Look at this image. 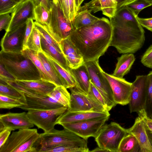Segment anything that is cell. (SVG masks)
<instances>
[{
	"mask_svg": "<svg viewBox=\"0 0 152 152\" xmlns=\"http://www.w3.org/2000/svg\"><path fill=\"white\" fill-rule=\"evenodd\" d=\"M25 105L20 100L0 95V108L10 110Z\"/></svg>",
	"mask_w": 152,
	"mask_h": 152,
	"instance_id": "39",
	"label": "cell"
},
{
	"mask_svg": "<svg viewBox=\"0 0 152 152\" xmlns=\"http://www.w3.org/2000/svg\"><path fill=\"white\" fill-rule=\"evenodd\" d=\"M128 133L127 129L112 122L103 126L95 141L99 147L108 152H117L121 141Z\"/></svg>",
	"mask_w": 152,
	"mask_h": 152,
	"instance_id": "4",
	"label": "cell"
},
{
	"mask_svg": "<svg viewBox=\"0 0 152 152\" xmlns=\"http://www.w3.org/2000/svg\"><path fill=\"white\" fill-rule=\"evenodd\" d=\"M103 73L109 82L115 103L122 105L128 104L130 101L132 83L126 81L124 78L115 77L104 71Z\"/></svg>",
	"mask_w": 152,
	"mask_h": 152,
	"instance_id": "11",
	"label": "cell"
},
{
	"mask_svg": "<svg viewBox=\"0 0 152 152\" xmlns=\"http://www.w3.org/2000/svg\"><path fill=\"white\" fill-rule=\"evenodd\" d=\"M53 2L58 3L62 10L65 17L72 22L70 12L69 0H53Z\"/></svg>",
	"mask_w": 152,
	"mask_h": 152,
	"instance_id": "43",
	"label": "cell"
},
{
	"mask_svg": "<svg viewBox=\"0 0 152 152\" xmlns=\"http://www.w3.org/2000/svg\"><path fill=\"white\" fill-rule=\"evenodd\" d=\"M40 34L42 52L50 56L61 66L69 72L70 68L69 66L67 61L63 53L59 51L54 47L49 44Z\"/></svg>",
	"mask_w": 152,
	"mask_h": 152,
	"instance_id": "25",
	"label": "cell"
},
{
	"mask_svg": "<svg viewBox=\"0 0 152 152\" xmlns=\"http://www.w3.org/2000/svg\"><path fill=\"white\" fill-rule=\"evenodd\" d=\"M138 113V116L143 121L147 129L152 133V119L147 116L145 110H142Z\"/></svg>",
	"mask_w": 152,
	"mask_h": 152,
	"instance_id": "47",
	"label": "cell"
},
{
	"mask_svg": "<svg viewBox=\"0 0 152 152\" xmlns=\"http://www.w3.org/2000/svg\"><path fill=\"white\" fill-rule=\"evenodd\" d=\"M141 62L145 66L152 69V45L146 50L142 56Z\"/></svg>",
	"mask_w": 152,
	"mask_h": 152,
	"instance_id": "44",
	"label": "cell"
},
{
	"mask_svg": "<svg viewBox=\"0 0 152 152\" xmlns=\"http://www.w3.org/2000/svg\"><path fill=\"white\" fill-rule=\"evenodd\" d=\"M25 0H15V1L18 3H20Z\"/></svg>",
	"mask_w": 152,
	"mask_h": 152,
	"instance_id": "57",
	"label": "cell"
},
{
	"mask_svg": "<svg viewBox=\"0 0 152 152\" xmlns=\"http://www.w3.org/2000/svg\"><path fill=\"white\" fill-rule=\"evenodd\" d=\"M19 3L15 0H0V15L11 13Z\"/></svg>",
	"mask_w": 152,
	"mask_h": 152,
	"instance_id": "42",
	"label": "cell"
},
{
	"mask_svg": "<svg viewBox=\"0 0 152 152\" xmlns=\"http://www.w3.org/2000/svg\"><path fill=\"white\" fill-rule=\"evenodd\" d=\"M35 5L33 0H25L20 3L11 13V19L6 32L15 29L34 19Z\"/></svg>",
	"mask_w": 152,
	"mask_h": 152,
	"instance_id": "13",
	"label": "cell"
},
{
	"mask_svg": "<svg viewBox=\"0 0 152 152\" xmlns=\"http://www.w3.org/2000/svg\"><path fill=\"white\" fill-rule=\"evenodd\" d=\"M24 94L26 104L21 106L19 108L25 110H51L64 106L48 95L45 96L39 97Z\"/></svg>",
	"mask_w": 152,
	"mask_h": 152,
	"instance_id": "16",
	"label": "cell"
},
{
	"mask_svg": "<svg viewBox=\"0 0 152 152\" xmlns=\"http://www.w3.org/2000/svg\"><path fill=\"white\" fill-rule=\"evenodd\" d=\"M88 147L71 145H60L40 149L39 152H88Z\"/></svg>",
	"mask_w": 152,
	"mask_h": 152,
	"instance_id": "33",
	"label": "cell"
},
{
	"mask_svg": "<svg viewBox=\"0 0 152 152\" xmlns=\"http://www.w3.org/2000/svg\"><path fill=\"white\" fill-rule=\"evenodd\" d=\"M59 44L70 69L77 68L84 64L82 56L69 37L61 40Z\"/></svg>",
	"mask_w": 152,
	"mask_h": 152,
	"instance_id": "20",
	"label": "cell"
},
{
	"mask_svg": "<svg viewBox=\"0 0 152 152\" xmlns=\"http://www.w3.org/2000/svg\"><path fill=\"white\" fill-rule=\"evenodd\" d=\"M44 54L57 75L62 81L64 86L66 88H74L75 86L76 81L74 77L70 72L61 66L50 56L45 53Z\"/></svg>",
	"mask_w": 152,
	"mask_h": 152,
	"instance_id": "26",
	"label": "cell"
},
{
	"mask_svg": "<svg viewBox=\"0 0 152 152\" xmlns=\"http://www.w3.org/2000/svg\"><path fill=\"white\" fill-rule=\"evenodd\" d=\"M69 89L71 92L70 102L67 110L71 112L108 111L88 94L85 95L79 92L73 88Z\"/></svg>",
	"mask_w": 152,
	"mask_h": 152,
	"instance_id": "10",
	"label": "cell"
},
{
	"mask_svg": "<svg viewBox=\"0 0 152 152\" xmlns=\"http://www.w3.org/2000/svg\"><path fill=\"white\" fill-rule=\"evenodd\" d=\"M152 5L145 0H133L125 6L137 16L143 9Z\"/></svg>",
	"mask_w": 152,
	"mask_h": 152,
	"instance_id": "40",
	"label": "cell"
},
{
	"mask_svg": "<svg viewBox=\"0 0 152 152\" xmlns=\"http://www.w3.org/2000/svg\"><path fill=\"white\" fill-rule=\"evenodd\" d=\"M33 19H31L26 23V27L25 31V37L23 44V48L25 45L27 40L31 33L34 27V22Z\"/></svg>",
	"mask_w": 152,
	"mask_h": 152,
	"instance_id": "48",
	"label": "cell"
},
{
	"mask_svg": "<svg viewBox=\"0 0 152 152\" xmlns=\"http://www.w3.org/2000/svg\"><path fill=\"white\" fill-rule=\"evenodd\" d=\"M51 18L50 10L40 4L35 6L34 19L35 21L45 26H48Z\"/></svg>",
	"mask_w": 152,
	"mask_h": 152,
	"instance_id": "31",
	"label": "cell"
},
{
	"mask_svg": "<svg viewBox=\"0 0 152 152\" xmlns=\"http://www.w3.org/2000/svg\"><path fill=\"white\" fill-rule=\"evenodd\" d=\"M0 63V78L12 81L16 80L14 77L7 70L3 64Z\"/></svg>",
	"mask_w": 152,
	"mask_h": 152,
	"instance_id": "46",
	"label": "cell"
},
{
	"mask_svg": "<svg viewBox=\"0 0 152 152\" xmlns=\"http://www.w3.org/2000/svg\"><path fill=\"white\" fill-rule=\"evenodd\" d=\"M11 19L9 14L0 15V31L7 30Z\"/></svg>",
	"mask_w": 152,
	"mask_h": 152,
	"instance_id": "45",
	"label": "cell"
},
{
	"mask_svg": "<svg viewBox=\"0 0 152 152\" xmlns=\"http://www.w3.org/2000/svg\"><path fill=\"white\" fill-rule=\"evenodd\" d=\"M66 89L62 86H57L47 95L68 108L70 106L71 95Z\"/></svg>",
	"mask_w": 152,
	"mask_h": 152,
	"instance_id": "28",
	"label": "cell"
},
{
	"mask_svg": "<svg viewBox=\"0 0 152 152\" xmlns=\"http://www.w3.org/2000/svg\"><path fill=\"white\" fill-rule=\"evenodd\" d=\"M26 49H28L37 52H42L40 35L34 27L27 40L23 50Z\"/></svg>",
	"mask_w": 152,
	"mask_h": 152,
	"instance_id": "35",
	"label": "cell"
},
{
	"mask_svg": "<svg viewBox=\"0 0 152 152\" xmlns=\"http://www.w3.org/2000/svg\"><path fill=\"white\" fill-rule=\"evenodd\" d=\"M112 36L110 21L103 17L92 25L74 29L69 38L85 63L98 60L110 46Z\"/></svg>",
	"mask_w": 152,
	"mask_h": 152,
	"instance_id": "1",
	"label": "cell"
},
{
	"mask_svg": "<svg viewBox=\"0 0 152 152\" xmlns=\"http://www.w3.org/2000/svg\"><path fill=\"white\" fill-rule=\"evenodd\" d=\"M91 10L78 11L72 21L74 29L90 26L98 20L100 18L91 14Z\"/></svg>",
	"mask_w": 152,
	"mask_h": 152,
	"instance_id": "27",
	"label": "cell"
},
{
	"mask_svg": "<svg viewBox=\"0 0 152 152\" xmlns=\"http://www.w3.org/2000/svg\"><path fill=\"white\" fill-rule=\"evenodd\" d=\"M26 23L6 32L1 41V50L6 52L20 53L23 49Z\"/></svg>",
	"mask_w": 152,
	"mask_h": 152,
	"instance_id": "12",
	"label": "cell"
},
{
	"mask_svg": "<svg viewBox=\"0 0 152 152\" xmlns=\"http://www.w3.org/2000/svg\"><path fill=\"white\" fill-rule=\"evenodd\" d=\"M141 152L138 142L135 137L128 133L123 139L117 152Z\"/></svg>",
	"mask_w": 152,
	"mask_h": 152,
	"instance_id": "29",
	"label": "cell"
},
{
	"mask_svg": "<svg viewBox=\"0 0 152 152\" xmlns=\"http://www.w3.org/2000/svg\"><path fill=\"white\" fill-rule=\"evenodd\" d=\"M37 56L42 63L45 69L50 75L52 82L56 86H64L62 81L57 75L44 53L43 52H38Z\"/></svg>",
	"mask_w": 152,
	"mask_h": 152,
	"instance_id": "32",
	"label": "cell"
},
{
	"mask_svg": "<svg viewBox=\"0 0 152 152\" xmlns=\"http://www.w3.org/2000/svg\"><path fill=\"white\" fill-rule=\"evenodd\" d=\"M75 6L77 12L80 7L79 4V0H75Z\"/></svg>",
	"mask_w": 152,
	"mask_h": 152,
	"instance_id": "55",
	"label": "cell"
},
{
	"mask_svg": "<svg viewBox=\"0 0 152 152\" xmlns=\"http://www.w3.org/2000/svg\"><path fill=\"white\" fill-rule=\"evenodd\" d=\"M34 27L49 44L59 51L62 52L59 43L54 39L43 25L35 21Z\"/></svg>",
	"mask_w": 152,
	"mask_h": 152,
	"instance_id": "36",
	"label": "cell"
},
{
	"mask_svg": "<svg viewBox=\"0 0 152 152\" xmlns=\"http://www.w3.org/2000/svg\"><path fill=\"white\" fill-rule=\"evenodd\" d=\"M128 133L134 135L139 144L141 152H152V145L148 136L147 129L142 119L139 116L133 126L127 129Z\"/></svg>",
	"mask_w": 152,
	"mask_h": 152,
	"instance_id": "17",
	"label": "cell"
},
{
	"mask_svg": "<svg viewBox=\"0 0 152 152\" xmlns=\"http://www.w3.org/2000/svg\"><path fill=\"white\" fill-rule=\"evenodd\" d=\"M109 116L101 117L83 121L63 124L64 128L86 140L90 137L95 138L108 120Z\"/></svg>",
	"mask_w": 152,
	"mask_h": 152,
	"instance_id": "8",
	"label": "cell"
},
{
	"mask_svg": "<svg viewBox=\"0 0 152 152\" xmlns=\"http://www.w3.org/2000/svg\"><path fill=\"white\" fill-rule=\"evenodd\" d=\"M148 87L147 75H137L132 83L129 103L131 113L144 110L145 105Z\"/></svg>",
	"mask_w": 152,
	"mask_h": 152,
	"instance_id": "9",
	"label": "cell"
},
{
	"mask_svg": "<svg viewBox=\"0 0 152 152\" xmlns=\"http://www.w3.org/2000/svg\"><path fill=\"white\" fill-rule=\"evenodd\" d=\"M137 17L124 6L117 11L115 15L110 19V21L112 26L129 27L142 29Z\"/></svg>",
	"mask_w": 152,
	"mask_h": 152,
	"instance_id": "18",
	"label": "cell"
},
{
	"mask_svg": "<svg viewBox=\"0 0 152 152\" xmlns=\"http://www.w3.org/2000/svg\"><path fill=\"white\" fill-rule=\"evenodd\" d=\"M151 118L152 119V117H151Z\"/></svg>",
	"mask_w": 152,
	"mask_h": 152,
	"instance_id": "59",
	"label": "cell"
},
{
	"mask_svg": "<svg viewBox=\"0 0 152 152\" xmlns=\"http://www.w3.org/2000/svg\"><path fill=\"white\" fill-rule=\"evenodd\" d=\"M40 135L38 132L32 136L23 144L18 148L15 152H37L34 145Z\"/></svg>",
	"mask_w": 152,
	"mask_h": 152,
	"instance_id": "41",
	"label": "cell"
},
{
	"mask_svg": "<svg viewBox=\"0 0 152 152\" xmlns=\"http://www.w3.org/2000/svg\"><path fill=\"white\" fill-rule=\"evenodd\" d=\"M89 152H108V151L102 148L99 147L98 146V147H97L94 149L93 150L91 151H89Z\"/></svg>",
	"mask_w": 152,
	"mask_h": 152,
	"instance_id": "53",
	"label": "cell"
},
{
	"mask_svg": "<svg viewBox=\"0 0 152 152\" xmlns=\"http://www.w3.org/2000/svg\"><path fill=\"white\" fill-rule=\"evenodd\" d=\"M15 82L32 93L43 95H47L57 86L52 82L41 79L37 80H15Z\"/></svg>",
	"mask_w": 152,
	"mask_h": 152,
	"instance_id": "23",
	"label": "cell"
},
{
	"mask_svg": "<svg viewBox=\"0 0 152 152\" xmlns=\"http://www.w3.org/2000/svg\"><path fill=\"white\" fill-rule=\"evenodd\" d=\"M137 19L142 27L152 31V18H144L137 17Z\"/></svg>",
	"mask_w": 152,
	"mask_h": 152,
	"instance_id": "50",
	"label": "cell"
},
{
	"mask_svg": "<svg viewBox=\"0 0 152 152\" xmlns=\"http://www.w3.org/2000/svg\"><path fill=\"white\" fill-rule=\"evenodd\" d=\"M88 94L102 105L106 110L109 112L111 110L108 103L105 98L91 82Z\"/></svg>",
	"mask_w": 152,
	"mask_h": 152,
	"instance_id": "38",
	"label": "cell"
},
{
	"mask_svg": "<svg viewBox=\"0 0 152 152\" xmlns=\"http://www.w3.org/2000/svg\"><path fill=\"white\" fill-rule=\"evenodd\" d=\"M109 112L92 111L71 112L67 110L59 118L57 124L83 121L96 118L110 116Z\"/></svg>",
	"mask_w": 152,
	"mask_h": 152,
	"instance_id": "19",
	"label": "cell"
},
{
	"mask_svg": "<svg viewBox=\"0 0 152 152\" xmlns=\"http://www.w3.org/2000/svg\"><path fill=\"white\" fill-rule=\"evenodd\" d=\"M147 132L150 141L152 145V133L148 130Z\"/></svg>",
	"mask_w": 152,
	"mask_h": 152,
	"instance_id": "54",
	"label": "cell"
},
{
	"mask_svg": "<svg viewBox=\"0 0 152 152\" xmlns=\"http://www.w3.org/2000/svg\"><path fill=\"white\" fill-rule=\"evenodd\" d=\"M148 2L152 4V0H145Z\"/></svg>",
	"mask_w": 152,
	"mask_h": 152,
	"instance_id": "58",
	"label": "cell"
},
{
	"mask_svg": "<svg viewBox=\"0 0 152 152\" xmlns=\"http://www.w3.org/2000/svg\"><path fill=\"white\" fill-rule=\"evenodd\" d=\"M84 1V0H79V4L80 7L81 4Z\"/></svg>",
	"mask_w": 152,
	"mask_h": 152,
	"instance_id": "56",
	"label": "cell"
},
{
	"mask_svg": "<svg viewBox=\"0 0 152 152\" xmlns=\"http://www.w3.org/2000/svg\"><path fill=\"white\" fill-rule=\"evenodd\" d=\"M37 132V129L30 128L13 132L5 143L0 147V152H15L18 148Z\"/></svg>",
	"mask_w": 152,
	"mask_h": 152,
	"instance_id": "15",
	"label": "cell"
},
{
	"mask_svg": "<svg viewBox=\"0 0 152 152\" xmlns=\"http://www.w3.org/2000/svg\"><path fill=\"white\" fill-rule=\"evenodd\" d=\"M148 87L146 102L145 110L147 116L152 117V71L147 75Z\"/></svg>",
	"mask_w": 152,
	"mask_h": 152,
	"instance_id": "37",
	"label": "cell"
},
{
	"mask_svg": "<svg viewBox=\"0 0 152 152\" xmlns=\"http://www.w3.org/2000/svg\"><path fill=\"white\" fill-rule=\"evenodd\" d=\"M83 7L85 10H91L94 13L101 11L103 14L110 19L115 15L117 10V3L113 0H92Z\"/></svg>",
	"mask_w": 152,
	"mask_h": 152,
	"instance_id": "22",
	"label": "cell"
},
{
	"mask_svg": "<svg viewBox=\"0 0 152 152\" xmlns=\"http://www.w3.org/2000/svg\"><path fill=\"white\" fill-rule=\"evenodd\" d=\"M0 95L18 100L25 105L26 101L25 94L7 83L0 84Z\"/></svg>",
	"mask_w": 152,
	"mask_h": 152,
	"instance_id": "34",
	"label": "cell"
},
{
	"mask_svg": "<svg viewBox=\"0 0 152 152\" xmlns=\"http://www.w3.org/2000/svg\"><path fill=\"white\" fill-rule=\"evenodd\" d=\"M35 6L42 4L50 10L52 1L50 0H33Z\"/></svg>",
	"mask_w": 152,
	"mask_h": 152,
	"instance_id": "51",
	"label": "cell"
},
{
	"mask_svg": "<svg viewBox=\"0 0 152 152\" xmlns=\"http://www.w3.org/2000/svg\"><path fill=\"white\" fill-rule=\"evenodd\" d=\"M0 62L18 81L41 79L39 71L32 61L22 52H6L1 50Z\"/></svg>",
	"mask_w": 152,
	"mask_h": 152,
	"instance_id": "2",
	"label": "cell"
},
{
	"mask_svg": "<svg viewBox=\"0 0 152 152\" xmlns=\"http://www.w3.org/2000/svg\"><path fill=\"white\" fill-rule=\"evenodd\" d=\"M0 123L4 128H9L12 131L30 128L34 125L25 112L1 114Z\"/></svg>",
	"mask_w": 152,
	"mask_h": 152,
	"instance_id": "14",
	"label": "cell"
},
{
	"mask_svg": "<svg viewBox=\"0 0 152 152\" xmlns=\"http://www.w3.org/2000/svg\"><path fill=\"white\" fill-rule=\"evenodd\" d=\"M135 59L133 53L123 54L118 58L115 69L112 75L117 78H123L129 72Z\"/></svg>",
	"mask_w": 152,
	"mask_h": 152,
	"instance_id": "24",
	"label": "cell"
},
{
	"mask_svg": "<svg viewBox=\"0 0 152 152\" xmlns=\"http://www.w3.org/2000/svg\"><path fill=\"white\" fill-rule=\"evenodd\" d=\"M64 145L88 147L87 140L65 128L61 130L54 128L49 131L40 134L34 147L38 152L42 148Z\"/></svg>",
	"mask_w": 152,
	"mask_h": 152,
	"instance_id": "3",
	"label": "cell"
},
{
	"mask_svg": "<svg viewBox=\"0 0 152 152\" xmlns=\"http://www.w3.org/2000/svg\"><path fill=\"white\" fill-rule=\"evenodd\" d=\"M116 3L117 5V11L129 3L131 2L133 0H113Z\"/></svg>",
	"mask_w": 152,
	"mask_h": 152,
	"instance_id": "52",
	"label": "cell"
},
{
	"mask_svg": "<svg viewBox=\"0 0 152 152\" xmlns=\"http://www.w3.org/2000/svg\"><path fill=\"white\" fill-rule=\"evenodd\" d=\"M67 108L66 107L63 106L51 110H30L28 111L27 114L34 125L46 132L54 128L58 119Z\"/></svg>",
	"mask_w": 152,
	"mask_h": 152,
	"instance_id": "7",
	"label": "cell"
},
{
	"mask_svg": "<svg viewBox=\"0 0 152 152\" xmlns=\"http://www.w3.org/2000/svg\"><path fill=\"white\" fill-rule=\"evenodd\" d=\"M12 130L9 128H4L0 131V147L7 141Z\"/></svg>",
	"mask_w": 152,
	"mask_h": 152,
	"instance_id": "49",
	"label": "cell"
},
{
	"mask_svg": "<svg viewBox=\"0 0 152 152\" xmlns=\"http://www.w3.org/2000/svg\"><path fill=\"white\" fill-rule=\"evenodd\" d=\"M89 73L90 81L105 98L111 110L117 104L115 102L113 93L109 82L103 73L99 61L85 63Z\"/></svg>",
	"mask_w": 152,
	"mask_h": 152,
	"instance_id": "6",
	"label": "cell"
},
{
	"mask_svg": "<svg viewBox=\"0 0 152 152\" xmlns=\"http://www.w3.org/2000/svg\"><path fill=\"white\" fill-rule=\"evenodd\" d=\"M69 72L76 81L75 86L73 88L74 89L87 95L90 89L91 81L88 71L85 63L77 68L70 69Z\"/></svg>",
	"mask_w": 152,
	"mask_h": 152,
	"instance_id": "21",
	"label": "cell"
},
{
	"mask_svg": "<svg viewBox=\"0 0 152 152\" xmlns=\"http://www.w3.org/2000/svg\"><path fill=\"white\" fill-rule=\"evenodd\" d=\"M22 52L32 61L39 72L41 79L52 82L50 75L38 56V52L28 49L24 50Z\"/></svg>",
	"mask_w": 152,
	"mask_h": 152,
	"instance_id": "30",
	"label": "cell"
},
{
	"mask_svg": "<svg viewBox=\"0 0 152 152\" xmlns=\"http://www.w3.org/2000/svg\"><path fill=\"white\" fill-rule=\"evenodd\" d=\"M51 18L48 26H43L50 34L59 43L69 37L74 30L72 22L68 20L58 3L52 1Z\"/></svg>",
	"mask_w": 152,
	"mask_h": 152,
	"instance_id": "5",
	"label": "cell"
}]
</instances>
